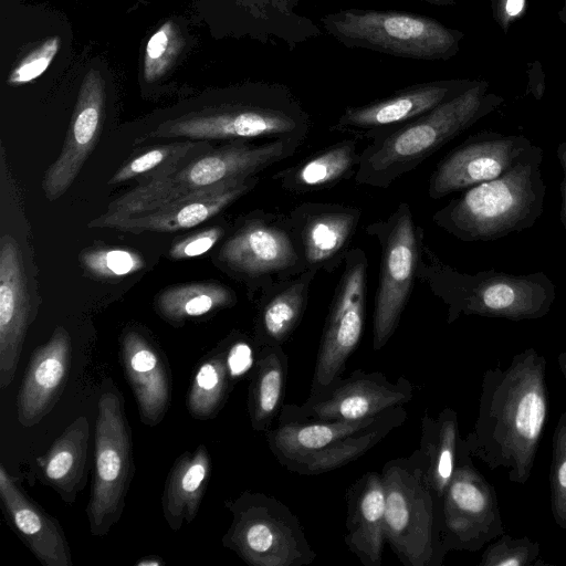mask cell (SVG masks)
<instances>
[{
  "mask_svg": "<svg viewBox=\"0 0 566 566\" xmlns=\"http://www.w3.org/2000/svg\"><path fill=\"white\" fill-rule=\"evenodd\" d=\"M548 411L546 359L526 348L514 355L506 368L484 371L478 418L464 446L489 469L502 468L511 482L525 484Z\"/></svg>",
  "mask_w": 566,
  "mask_h": 566,
  "instance_id": "1",
  "label": "cell"
},
{
  "mask_svg": "<svg viewBox=\"0 0 566 566\" xmlns=\"http://www.w3.org/2000/svg\"><path fill=\"white\" fill-rule=\"evenodd\" d=\"M500 99L473 83L428 113L376 134L359 153L358 185L387 189L490 113Z\"/></svg>",
  "mask_w": 566,
  "mask_h": 566,
  "instance_id": "2",
  "label": "cell"
},
{
  "mask_svg": "<svg viewBox=\"0 0 566 566\" xmlns=\"http://www.w3.org/2000/svg\"><path fill=\"white\" fill-rule=\"evenodd\" d=\"M311 127L308 112L289 86L250 82L228 90L227 99L208 112L164 122L149 137L230 142L286 138L304 143Z\"/></svg>",
  "mask_w": 566,
  "mask_h": 566,
  "instance_id": "3",
  "label": "cell"
},
{
  "mask_svg": "<svg viewBox=\"0 0 566 566\" xmlns=\"http://www.w3.org/2000/svg\"><path fill=\"white\" fill-rule=\"evenodd\" d=\"M417 279L447 305L449 324L461 315L515 322L541 318L548 314L556 297L554 283L542 271L523 275L493 269L463 273L444 263L424 238Z\"/></svg>",
  "mask_w": 566,
  "mask_h": 566,
  "instance_id": "4",
  "label": "cell"
},
{
  "mask_svg": "<svg viewBox=\"0 0 566 566\" xmlns=\"http://www.w3.org/2000/svg\"><path fill=\"white\" fill-rule=\"evenodd\" d=\"M303 145L277 138L254 145L235 140L201 156L192 155L177 165L144 178L136 187L114 199L108 217H129L208 191L234 179L258 176L268 167L292 157Z\"/></svg>",
  "mask_w": 566,
  "mask_h": 566,
  "instance_id": "5",
  "label": "cell"
},
{
  "mask_svg": "<svg viewBox=\"0 0 566 566\" xmlns=\"http://www.w3.org/2000/svg\"><path fill=\"white\" fill-rule=\"evenodd\" d=\"M543 149L501 177L470 187L432 221L464 242L492 241L535 224L544 209Z\"/></svg>",
  "mask_w": 566,
  "mask_h": 566,
  "instance_id": "6",
  "label": "cell"
},
{
  "mask_svg": "<svg viewBox=\"0 0 566 566\" xmlns=\"http://www.w3.org/2000/svg\"><path fill=\"white\" fill-rule=\"evenodd\" d=\"M407 418L403 406L360 420L281 419L266 433L270 451L286 470L317 475L373 449Z\"/></svg>",
  "mask_w": 566,
  "mask_h": 566,
  "instance_id": "7",
  "label": "cell"
},
{
  "mask_svg": "<svg viewBox=\"0 0 566 566\" xmlns=\"http://www.w3.org/2000/svg\"><path fill=\"white\" fill-rule=\"evenodd\" d=\"M380 473L386 543L405 566H440L448 553L441 534V501L426 479L419 450L389 460Z\"/></svg>",
  "mask_w": 566,
  "mask_h": 566,
  "instance_id": "8",
  "label": "cell"
},
{
  "mask_svg": "<svg viewBox=\"0 0 566 566\" xmlns=\"http://www.w3.org/2000/svg\"><path fill=\"white\" fill-rule=\"evenodd\" d=\"M319 21L345 48L419 61L450 59L462 38L431 17L395 10L349 8L324 14Z\"/></svg>",
  "mask_w": 566,
  "mask_h": 566,
  "instance_id": "9",
  "label": "cell"
},
{
  "mask_svg": "<svg viewBox=\"0 0 566 566\" xmlns=\"http://www.w3.org/2000/svg\"><path fill=\"white\" fill-rule=\"evenodd\" d=\"M232 522L222 545L251 566H306L316 559L298 517L282 501L244 491L226 502Z\"/></svg>",
  "mask_w": 566,
  "mask_h": 566,
  "instance_id": "10",
  "label": "cell"
},
{
  "mask_svg": "<svg viewBox=\"0 0 566 566\" xmlns=\"http://www.w3.org/2000/svg\"><path fill=\"white\" fill-rule=\"evenodd\" d=\"M94 432V470L86 514L90 532L106 535L122 517L135 467L124 399L109 379L102 384Z\"/></svg>",
  "mask_w": 566,
  "mask_h": 566,
  "instance_id": "11",
  "label": "cell"
},
{
  "mask_svg": "<svg viewBox=\"0 0 566 566\" xmlns=\"http://www.w3.org/2000/svg\"><path fill=\"white\" fill-rule=\"evenodd\" d=\"M366 232L380 248L373 312V348L379 350L395 334L410 298L424 229L416 224L410 206L400 202L386 219L369 223Z\"/></svg>",
  "mask_w": 566,
  "mask_h": 566,
  "instance_id": "12",
  "label": "cell"
},
{
  "mask_svg": "<svg viewBox=\"0 0 566 566\" xmlns=\"http://www.w3.org/2000/svg\"><path fill=\"white\" fill-rule=\"evenodd\" d=\"M219 262L251 291L304 272L286 214L254 211L224 241Z\"/></svg>",
  "mask_w": 566,
  "mask_h": 566,
  "instance_id": "13",
  "label": "cell"
},
{
  "mask_svg": "<svg viewBox=\"0 0 566 566\" xmlns=\"http://www.w3.org/2000/svg\"><path fill=\"white\" fill-rule=\"evenodd\" d=\"M367 270L365 251L350 249L324 323L310 394L324 389L343 375L347 359L360 342L366 315Z\"/></svg>",
  "mask_w": 566,
  "mask_h": 566,
  "instance_id": "14",
  "label": "cell"
},
{
  "mask_svg": "<svg viewBox=\"0 0 566 566\" xmlns=\"http://www.w3.org/2000/svg\"><path fill=\"white\" fill-rule=\"evenodd\" d=\"M441 534L447 552H475L504 534L496 492L473 465L463 439L441 499Z\"/></svg>",
  "mask_w": 566,
  "mask_h": 566,
  "instance_id": "15",
  "label": "cell"
},
{
  "mask_svg": "<svg viewBox=\"0 0 566 566\" xmlns=\"http://www.w3.org/2000/svg\"><path fill=\"white\" fill-rule=\"evenodd\" d=\"M413 386L403 376L390 381L380 371L354 370L337 377L324 389L310 394L302 405H283L277 418L307 420H360L403 406Z\"/></svg>",
  "mask_w": 566,
  "mask_h": 566,
  "instance_id": "16",
  "label": "cell"
},
{
  "mask_svg": "<svg viewBox=\"0 0 566 566\" xmlns=\"http://www.w3.org/2000/svg\"><path fill=\"white\" fill-rule=\"evenodd\" d=\"M539 150L524 136L489 132L473 135L438 163L429 178L428 195L441 199L496 179Z\"/></svg>",
  "mask_w": 566,
  "mask_h": 566,
  "instance_id": "17",
  "label": "cell"
},
{
  "mask_svg": "<svg viewBox=\"0 0 566 566\" xmlns=\"http://www.w3.org/2000/svg\"><path fill=\"white\" fill-rule=\"evenodd\" d=\"M220 36L283 44L289 51L321 35L314 21L297 12L298 0H209Z\"/></svg>",
  "mask_w": 566,
  "mask_h": 566,
  "instance_id": "18",
  "label": "cell"
},
{
  "mask_svg": "<svg viewBox=\"0 0 566 566\" xmlns=\"http://www.w3.org/2000/svg\"><path fill=\"white\" fill-rule=\"evenodd\" d=\"M306 270L335 272L350 250L361 209L331 202H303L286 214Z\"/></svg>",
  "mask_w": 566,
  "mask_h": 566,
  "instance_id": "19",
  "label": "cell"
},
{
  "mask_svg": "<svg viewBox=\"0 0 566 566\" xmlns=\"http://www.w3.org/2000/svg\"><path fill=\"white\" fill-rule=\"evenodd\" d=\"M473 83L439 80L417 83L364 105L347 106L331 127L333 132L350 133L371 139L376 134L403 124L459 95Z\"/></svg>",
  "mask_w": 566,
  "mask_h": 566,
  "instance_id": "20",
  "label": "cell"
},
{
  "mask_svg": "<svg viewBox=\"0 0 566 566\" xmlns=\"http://www.w3.org/2000/svg\"><path fill=\"white\" fill-rule=\"evenodd\" d=\"M105 106V80L98 70L86 72L60 156L46 169L42 189L48 200L60 198L73 184L94 148Z\"/></svg>",
  "mask_w": 566,
  "mask_h": 566,
  "instance_id": "21",
  "label": "cell"
},
{
  "mask_svg": "<svg viewBox=\"0 0 566 566\" xmlns=\"http://www.w3.org/2000/svg\"><path fill=\"white\" fill-rule=\"evenodd\" d=\"M258 182V176L234 179L208 191L172 201L149 212L129 217L102 214L92 220L88 227L113 228L132 233L169 232L192 228L221 212L240 197L251 191Z\"/></svg>",
  "mask_w": 566,
  "mask_h": 566,
  "instance_id": "22",
  "label": "cell"
},
{
  "mask_svg": "<svg viewBox=\"0 0 566 566\" xmlns=\"http://www.w3.org/2000/svg\"><path fill=\"white\" fill-rule=\"evenodd\" d=\"M31 321L30 295L15 240H0V388L12 382Z\"/></svg>",
  "mask_w": 566,
  "mask_h": 566,
  "instance_id": "23",
  "label": "cell"
},
{
  "mask_svg": "<svg viewBox=\"0 0 566 566\" xmlns=\"http://www.w3.org/2000/svg\"><path fill=\"white\" fill-rule=\"evenodd\" d=\"M71 359V337L64 327L57 326L30 357L17 396V418L21 426L38 424L54 408L64 390Z\"/></svg>",
  "mask_w": 566,
  "mask_h": 566,
  "instance_id": "24",
  "label": "cell"
},
{
  "mask_svg": "<svg viewBox=\"0 0 566 566\" xmlns=\"http://www.w3.org/2000/svg\"><path fill=\"white\" fill-rule=\"evenodd\" d=\"M0 499L8 523L42 565H73L59 521L28 496L3 464H0Z\"/></svg>",
  "mask_w": 566,
  "mask_h": 566,
  "instance_id": "25",
  "label": "cell"
},
{
  "mask_svg": "<svg viewBox=\"0 0 566 566\" xmlns=\"http://www.w3.org/2000/svg\"><path fill=\"white\" fill-rule=\"evenodd\" d=\"M120 356L142 422L150 427L158 424L171 401V378L166 361L157 348L135 329L123 335Z\"/></svg>",
  "mask_w": 566,
  "mask_h": 566,
  "instance_id": "26",
  "label": "cell"
},
{
  "mask_svg": "<svg viewBox=\"0 0 566 566\" xmlns=\"http://www.w3.org/2000/svg\"><path fill=\"white\" fill-rule=\"evenodd\" d=\"M344 542L364 566H380L386 543L381 473L369 471L346 491Z\"/></svg>",
  "mask_w": 566,
  "mask_h": 566,
  "instance_id": "27",
  "label": "cell"
},
{
  "mask_svg": "<svg viewBox=\"0 0 566 566\" xmlns=\"http://www.w3.org/2000/svg\"><path fill=\"white\" fill-rule=\"evenodd\" d=\"M317 272L275 281L262 290L255 323L254 344L282 346L295 332L305 314L311 284Z\"/></svg>",
  "mask_w": 566,
  "mask_h": 566,
  "instance_id": "28",
  "label": "cell"
},
{
  "mask_svg": "<svg viewBox=\"0 0 566 566\" xmlns=\"http://www.w3.org/2000/svg\"><path fill=\"white\" fill-rule=\"evenodd\" d=\"M88 439L90 422L85 416L77 417L36 459L42 481L70 504L86 485Z\"/></svg>",
  "mask_w": 566,
  "mask_h": 566,
  "instance_id": "29",
  "label": "cell"
},
{
  "mask_svg": "<svg viewBox=\"0 0 566 566\" xmlns=\"http://www.w3.org/2000/svg\"><path fill=\"white\" fill-rule=\"evenodd\" d=\"M210 473L211 459L205 444L175 460L161 496L163 514L172 531H179L197 516Z\"/></svg>",
  "mask_w": 566,
  "mask_h": 566,
  "instance_id": "30",
  "label": "cell"
},
{
  "mask_svg": "<svg viewBox=\"0 0 566 566\" xmlns=\"http://www.w3.org/2000/svg\"><path fill=\"white\" fill-rule=\"evenodd\" d=\"M358 161L356 139L347 138L279 170L273 179L291 193L324 190L349 179L356 172Z\"/></svg>",
  "mask_w": 566,
  "mask_h": 566,
  "instance_id": "31",
  "label": "cell"
},
{
  "mask_svg": "<svg viewBox=\"0 0 566 566\" xmlns=\"http://www.w3.org/2000/svg\"><path fill=\"white\" fill-rule=\"evenodd\" d=\"M287 370L289 356L282 346L259 348L248 394V411L254 431L266 433L279 416Z\"/></svg>",
  "mask_w": 566,
  "mask_h": 566,
  "instance_id": "32",
  "label": "cell"
},
{
  "mask_svg": "<svg viewBox=\"0 0 566 566\" xmlns=\"http://www.w3.org/2000/svg\"><path fill=\"white\" fill-rule=\"evenodd\" d=\"M460 443L458 416L453 409L443 408L437 418L424 411L418 450L424 462L426 479L440 501L453 475Z\"/></svg>",
  "mask_w": 566,
  "mask_h": 566,
  "instance_id": "33",
  "label": "cell"
},
{
  "mask_svg": "<svg viewBox=\"0 0 566 566\" xmlns=\"http://www.w3.org/2000/svg\"><path fill=\"white\" fill-rule=\"evenodd\" d=\"M235 293L216 282L185 283L169 286L155 300L158 314L166 321L179 323L190 317L232 306Z\"/></svg>",
  "mask_w": 566,
  "mask_h": 566,
  "instance_id": "34",
  "label": "cell"
},
{
  "mask_svg": "<svg viewBox=\"0 0 566 566\" xmlns=\"http://www.w3.org/2000/svg\"><path fill=\"white\" fill-rule=\"evenodd\" d=\"M189 34L179 19L163 22L148 38L140 63V82L159 84L177 67L189 48Z\"/></svg>",
  "mask_w": 566,
  "mask_h": 566,
  "instance_id": "35",
  "label": "cell"
},
{
  "mask_svg": "<svg viewBox=\"0 0 566 566\" xmlns=\"http://www.w3.org/2000/svg\"><path fill=\"white\" fill-rule=\"evenodd\" d=\"M230 377L226 354L214 355L199 366L187 398L193 418L207 420L218 415L227 399Z\"/></svg>",
  "mask_w": 566,
  "mask_h": 566,
  "instance_id": "36",
  "label": "cell"
},
{
  "mask_svg": "<svg viewBox=\"0 0 566 566\" xmlns=\"http://www.w3.org/2000/svg\"><path fill=\"white\" fill-rule=\"evenodd\" d=\"M198 144L180 142L151 148L123 165L108 184H120L138 176L145 178L161 172L195 155Z\"/></svg>",
  "mask_w": 566,
  "mask_h": 566,
  "instance_id": "37",
  "label": "cell"
},
{
  "mask_svg": "<svg viewBox=\"0 0 566 566\" xmlns=\"http://www.w3.org/2000/svg\"><path fill=\"white\" fill-rule=\"evenodd\" d=\"M80 261L86 272L97 279H118L140 271L145 266L142 255L120 248L88 249Z\"/></svg>",
  "mask_w": 566,
  "mask_h": 566,
  "instance_id": "38",
  "label": "cell"
},
{
  "mask_svg": "<svg viewBox=\"0 0 566 566\" xmlns=\"http://www.w3.org/2000/svg\"><path fill=\"white\" fill-rule=\"evenodd\" d=\"M549 488L554 521L566 530V411L560 415L553 433Z\"/></svg>",
  "mask_w": 566,
  "mask_h": 566,
  "instance_id": "39",
  "label": "cell"
},
{
  "mask_svg": "<svg viewBox=\"0 0 566 566\" xmlns=\"http://www.w3.org/2000/svg\"><path fill=\"white\" fill-rule=\"evenodd\" d=\"M539 543L524 536L507 534L489 545L481 556L480 566H530L539 555Z\"/></svg>",
  "mask_w": 566,
  "mask_h": 566,
  "instance_id": "40",
  "label": "cell"
},
{
  "mask_svg": "<svg viewBox=\"0 0 566 566\" xmlns=\"http://www.w3.org/2000/svg\"><path fill=\"white\" fill-rule=\"evenodd\" d=\"M60 48V39L51 36L27 54L8 77L11 85H21L39 77L51 64Z\"/></svg>",
  "mask_w": 566,
  "mask_h": 566,
  "instance_id": "41",
  "label": "cell"
},
{
  "mask_svg": "<svg viewBox=\"0 0 566 566\" xmlns=\"http://www.w3.org/2000/svg\"><path fill=\"white\" fill-rule=\"evenodd\" d=\"M224 233L226 230L221 226L208 228L176 242L171 247L169 254L174 259H187L201 255L214 247Z\"/></svg>",
  "mask_w": 566,
  "mask_h": 566,
  "instance_id": "42",
  "label": "cell"
},
{
  "mask_svg": "<svg viewBox=\"0 0 566 566\" xmlns=\"http://www.w3.org/2000/svg\"><path fill=\"white\" fill-rule=\"evenodd\" d=\"M250 344L243 339L234 342L226 354L227 365L231 378L244 374L253 365V355Z\"/></svg>",
  "mask_w": 566,
  "mask_h": 566,
  "instance_id": "43",
  "label": "cell"
},
{
  "mask_svg": "<svg viewBox=\"0 0 566 566\" xmlns=\"http://www.w3.org/2000/svg\"><path fill=\"white\" fill-rule=\"evenodd\" d=\"M525 0H500V17L503 25L517 17L524 9Z\"/></svg>",
  "mask_w": 566,
  "mask_h": 566,
  "instance_id": "44",
  "label": "cell"
},
{
  "mask_svg": "<svg viewBox=\"0 0 566 566\" xmlns=\"http://www.w3.org/2000/svg\"><path fill=\"white\" fill-rule=\"evenodd\" d=\"M556 154L564 171V178L562 182L560 221L566 230V142H563L557 146Z\"/></svg>",
  "mask_w": 566,
  "mask_h": 566,
  "instance_id": "45",
  "label": "cell"
},
{
  "mask_svg": "<svg viewBox=\"0 0 566 566\" xmlns=\"http://www.w3.org/2000/svg\"><path fill=\"white\" fill-rule=\"evenodd\" d=\"M163 562L158 557H153V559H149L146 557L145 559H142L137 563V566H156L161 565Z\"/></svg>",
  "mask_w": 566,
  "mask_h": 566,
  "instance_id": "46",
  "label": "cell"
},
{
  "mask_svg": "<svg viewBox=\"0 0 566 566\" xmlns=\"http://www.w3.org/2000/svg\"><path fill=\"white\" fill-rule=\"evenodd\" d=\"M418 1H422L426 3L432 4V6H439V7L454 4V0H418Z\"/></svg>",
  "mask_w": 566,
  "mask_h": 566,
  "instance_id": "47",
  "label": "cell"
},
{
  "mask_svg": "<svg viewBox=\"0 0 566 566\" xmlns=\"http://www.w3.org/2000/svg\"><path fill=\"white\" fill-rule=\"evenodd\" d=\"M557 361H558L560 371H562L564 378L566 379V352H563L559 354Z\"/></svg>",
  "mask_w": 566,
  "mask_h": 566,
  "instance_id": "48",
  "label": "cell"
}]
</instances>
